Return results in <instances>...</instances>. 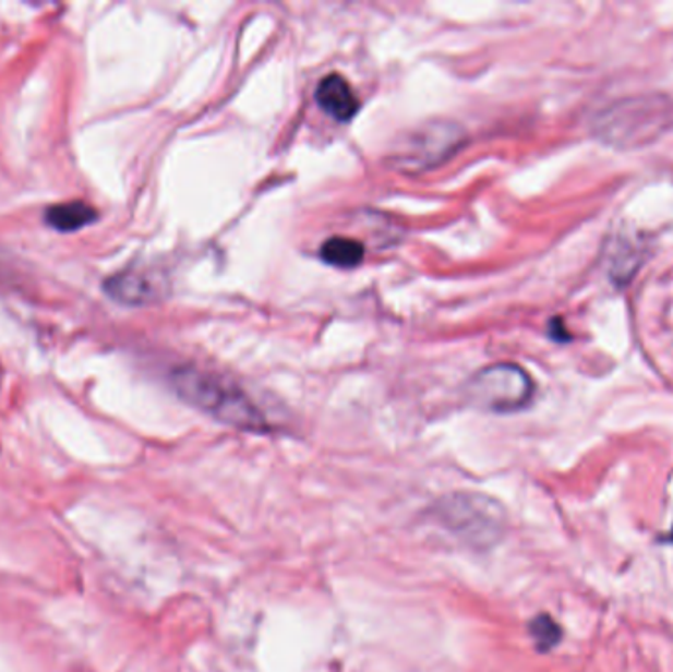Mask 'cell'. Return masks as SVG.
Listing matches in <instances>:
<instances>
[{
	"mask_svg": "<svg viewBox=\"0 0 673 672\" xmlns=\"http://www.w3.org/2000/svg\"><path fill=\"white\" fill-rule=\"evenodd\" d=\"M315 101L335 121L349 122L359 112V97L352 92L351 83L339 73L325 75L315 87Z\"/></svg>",
	"mask_w": 673,
	"mask_h": 672,
	"instance_id": "5b68a950",
	"label": "cell"
},
{
	"mask_svg": "<svg viewBox=\"0 0 673 672\" xmlns=\"http://www.w3.org/2000/svg\"><path fill=\"white\" fill-rule=\"evenodd\" d=\"M430 515L443 530L471 549H493L506 532L503 505L481 493H449L433 505Z\"/></svg>",
	"mask_w": 673,
	"mask_h": 672,
	"instance_id": "7a4b0ae2",
	"label": "cell"
},
{
	"mask_svg": "<svg viewBox=\"0 0 673 672\" xmlns=\"http://www.w3.org/2000/svg\"><path fill=\"white\" fill-rule=\"evenodd\" d=\"M170 385L181 400L227 427L256 434L271 432V422L259 405L229 379L195 367H178L170 373Z\"/></svg>",
	"mask_w": 673,
	"mask_h": 672,
	"instance_id": "6da1fadb",
	"label": "cell"
},
{
	"mask_svg": "<svg viewBox=\"0 0 673 672\" xmlns=\"http://www.w3.org/2000/svg\"><path fill=\"white\" fill-rule=\"evenodd\" d=\"M320 256L335 268H357L364 261V244L351 237H332L322 244Z\"/></svg>",
	"mask_w": 673,
	"mask_h": 672,
	"instance_id": "ba28073f",
	"label": "cell"
},
{
	"mask_svg": "<svg viewBox=\"0 0 673 672\" xmlns=\"http://www.w3.org/2000/svg\"><path fill=\"white\" fill-rule=\"evenodd\" d=\"M668 539L672 540L673 542V527H672V532H670V537H668Z\"/></svg>",
	"mask_w": 673,
	"mask_h": 672,
	"instance_id": "8fae6325",
	"label": "cell"
},
{
	"mask_svg": "<svg viewBox=\"0 0 673 672\" xmlns=\"http://www.w3.org/2000/svg\"><path fill=\"white\" fill-rule=\"evenodd\" d=\"M105 292L121 304L146 305L166 296V280L148 268H124L105 280Z\"/></svg>",
	"mask_w": 673,
	"mask_h": 672,
	"instance_id": "277c9868",
	"label": "cell"
},
{
	"mask_svg": "<svg viewBox=\"0 0 673 672\" xmlns=\"http://www.w3.org/2000/svg\"><path fill=\"white\" fill-rule=\"evenodd\" d=\"M530 633H532L533 641H536L540 651H550L557 643L562 641L560 625L545 613L538 615L536 620L530 622Z\"/></svg>",
	"mask_w": 673,
	"mask_h": 672,
	"instance_id": "9c48e42d",
	"label": "cell"
},
{
	"mask_svg": "<svg viewBox=\"0 0 673 672\" xmlns=\"http://www.w3.org/2000/svg\"><path fill=\"white\" fill-rule=\"evenodd\" d=\"M550 336H552L553 339H557V341H569V339H572L560 317L552 320V324H550Z\"/></svg>",
	"mask_w": 673,
	"mask_h": 672,
	"instance_id": "30bf717a",
	"label": "cell"
},
{
	"mask_svg": "<svg viewBox=\"0 0 673 672\" xmlns=\"http://www.w3.org/2000/svg\"><path fill=\"white\" fill-rule=\"evenodd\" d=\"M97 209L85 202H65V204L51 205L46 209L44 219L51 229L60 233H73L87 225L97 221Z\"/></svg>",
	"mask_w": 673,
	"mask_h": 672,
	"instance_id": "8992f818",
	"label": "cell"
},
{
	"mask_svg": "<svg viewBox=\"0 0 673 672\" xmlns=\"http://www.w3.org/2000/svg\"><path fill=\"white\" fill-rule=\"evenodd\" d=\"M459 144H461V133L455 127H445V124L432 127L413 144V151L423 148V153L416 160H422L425 166H430V164H435V160H443L445 156H449Z\"/></svg>",
	"mask_w": 673,
	"mask_h": 672,
	"instance_id": "52a82bcc",
	"label": "cell"
},
{
	"mask_svg": "<svg viewBox=\"0 0 673 672\" xmlns=\"http://www.w3.org/2000/svg\"><path fill=\"white\" fill-rule=\"evenodd\" d=\"M474 407L489 412H516L532 403L533 381L522 367L496 363L484 367L467 385Z\"/></svg>",
	"mask_w": 673,
	"mask_h": 672,
	"instance_id": "3957f363",
	"label": "cell"
}]
</instances>
